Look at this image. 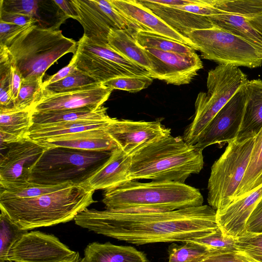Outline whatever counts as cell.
<instances>
[{"instance_id":"obj_39","label":"cell","mask_w":262,"mask_h":262,"mask_svg":"<svg viewBox=\"0 0 262 262\" xmlns=\"http://www.w3.org/2000/svg\"><path fill=\"white\" fill-rule=\"evenodd\" d=\"M149 76H123L110 79L102 84L113 90L136 92L146 89L152 82Z\"/></svg>"},{"instance_id":"obj_49","label":"cell","mask_w":262,"mask_h":262,"mask_svg":"<svg viewBox=\"0 0 262 262\" xmlns=\"http://www.w3.org/2000/svg\"><path fill=\"white\" fill-rule=\"evenodd\" d=\"M53 2L62 11L66 16L77 20L78 16L77 13L70 1L54 0Z\"/></svg>"},{"instance_id":"obj_22","label":"cell","mask_w":262,"mask_h":262,"mask_svg":"<svg viewBox=\"0 0 262 262\" xmlns=\"http://www.w3.org/2000/svg\"><path fill=\"white\" fill-rule=\"evenodd\" d=\"M130 162V155L117 147L112 151L104 165L85 184L95 191L115 187L129 181Z\"/></svg>"},{"instance_id":"obj_4","label":"cell","mask_w":262,"mask_h":262,"mask_svg":"<svg viewBox=\"0 0 262 262\" xmlns=\"http://www.w3.org/2000/svg\"><path fill=\"white\" fill-rule=\"evenodd\" d=\"M106 209L129 211H170L203 205L200 190L171 181H129L104 190Z\"/></svg>"},{"instance_id":"obj_11","label":"cell","mask_w":262,"mask_h":262,"mask_svg":"<svg viewBox=\"0 0 262 262\" xmlns=\"http://www.w3.org/2000/svg\"><path fill=\"white\" fill-rule=\"evenodd\" d=\"M80 259L78 252L54 235L34 231L25 233L14 243L5 261L69 262Z\"/></svg>"},{"instance_id":"obj_17","label":"cell","mask_w":262,"mask_h":262,"mask_svg":"<svg viewBox=\"0 0 262 262\" xmlns=\"http://www.w3.org/2000/svg\"><path fill=\"white\" fill-rule=\"evenodd\" d=\"M108 1L119 13L141 27L143 30L164 36L196 50L195 46L187 37L175 31L137 0Z\"/></svg>"},{"instance_id":"obj_51","label":"cell","mask_w":262,"mask_h":262,"mask_svg":"<svg viewBox=\"0 0 262 262\" xmlns=\"http://www.w3.org/2000/svg\"><path fill=\"white\" fill-rule=\"evenodd\" d=\"M80 260H77V261H69V262H79V261H80ZM4 262H11V261H4Z\"/></svg>"},{"instance_id":"obj_21","label":"cell","mask_w":262,"mask_h":262,"mask_svg":"<svg viewBox=\"0 0 262 262\" xmlns=\"http://www.w3.org/2000/svg\"><path fill=\"white\" fill-rule=\"evenodd\" d=\"M208 17L214 27L244 39L262 54V15L246 17L222 12Z\"/></svg>"},{"instance_id":"obj_9","label":"cell","mask_w":262,"mask_h":262,"mask_svg":"<svg viewBox=\"0 0 262 262\" xmlns=\"http://www.w3.org/2000/svg\"><path fill=\"white\" fill-rule=\"evenodd\" d=\"M183 35L192 42L204 59L249 68L262 65V54L255 47L222 29L214 27L194 30Z\"/></svg>"},{"instance_id":"obj_30","label":"cell","mask_w":262,"mask_h":262,"mask_svg":"<svg viewBox=\"0 0 262 262\" xmlns=\"http://www.w3.org/2000/svg\"><path fill=\"white\" fill-rule=\"evenodd\" d=\"M261 184L262 128L254 138L248 166L232 202L248 195Z\"/></svg>"},{"instance_id":"obj_25","label":"cell","mask_w":262,"mask_h":262,"mask_svg":"<svg viewBox=\"0 0 262 262\" xmlns=\"http://www.w3.org/2000/svg\"><path fill=\"white\" fill-rule=\"evenodd\" d=\"M80 262H149L142 251L129 246L116 245L110 242H93L85 248Z\"/></svg>"},{"instance_id":"obj_40","label":"cell","mask_w":262,"mask_h":262,"mask_svg":"<svg viewBox=\"0 0 262 262\" xmlns=\"http://www.w3.org/2000/svg\"><path fill=\"white\" fill-rule=\"evenodd\" d=\"M237 250L258 262H262V231L248 232L236 239Z\"/></svg>"},{"instance_id":"obj_45","label":"cell","mask_w":262,"mask_h":262,"mask_svg":"<svg viewBox=\"0 0 262 262\" xmlns=\"http://www.w3.org/2000/svg\"><path fill=\"white\" fill-rule=\"evenodd\" d=\"M246 229L252 233L262 231V197L247 221Z\"/></svg>"},{"instance_id":"obj_32","label":"cell","mask_w":262,"mask_h":262,"mask_svg":"<svg viewBox=\"0 0 262 262\" xmlns=\"http://www.w3.org/2000/svg\"><path fill=\"white\" fill-rule=\"evenodd\" d=\"M209 252L204 246L190 241L181 245L172 243L168 248V262H200Z\"/></svg>"},{"instance_id":"obj_3","label":"cell","mask_w":262,"mask_h":262,"mask_svg":"<svg viewBox=\"0 0 262 262\" xmlns=\"http://www.w3.org/2000/svg\"><path fill=\"white\" fill-rule=\"evenodd\" d=\"M94 192L86 184L72 185L34 198H0V208L19 228L28 231L74 220L95 202Z\"/></svg>"},{"instance_id":"obj_26","label":"cell","mask_w":262,"mask_h":262,"mask_svg":"<svg viewBox=\"0 0 262 262\" xmlns=\"http://www.w3.org/2000/svg\"><path fill=\"white\" fill-rule=\"evenodd\" d=\"M32 111L0 108L1 146L28 137L32 125Z\"/></svg>"},{"instance_id":"obj_33","label":"cell","mask_w":262,"mask_h":262,"mask_svg":"<svg viewBox=\"0 0 262 262\" xmlns=\"http://www.w3.org/2000/svg\"><path fill=\"white\" fill-rule=\"evenodd\" d=\"M100 82L77 69L66 78L43 87L53 93H64L94 87Z\"/></svg>"},{"instance_id":"obj_46","label":"cell","mask_w":262,"mask_h":262,"mask_svg":"<svg viewBox=\"0 0 262 262\" xmlns=\"http://www.w3.org/2000/svg\"><path fill=\"white\" fill-rule=\"evenodd\" d=\"M28 25L20 26L0 20V45H5Z\"/></svg>"},{"instance_id":"obj_52","label":"cell","mask_w":262,"mask_h":262,"mask_svg":"<svg viewBox=\"0 0 262 262\" xmlns=\"http://www.w3.org/2000/svg\"><path fill=\"white\" fill-rule=\"evenodd\" d=\"M80 262V261H79Z\"/></svg>"},{"instance_id":"obj_8","label":"cell","mask_w":262,"mask_h":262,"mask_svg":"<svg viewBox=\"0 0 262 262\" xmlns=\"http://www.w3.org/2000/svg\"><path fill=\"white\" fill-rule=\"evenodd\" d=\"M254 138L243 141L235 139L228 143L225 151L212 165L207 202L216 212L232 202L248 166Z\"/></svg>"},{"instance_id":"obj_31","label":"cell","mask_w":262,"mask_h":262,"mask_svg":"<svg viewBox=\"0 0 262 262\" xmlns=\"http://www.w3.org/2000/svg\"><path fill=\"white\" fill-rule=\"evenodd\" d=\"M135 38L138 45L144 49L151 48L184 54L195 52L194 49L186 45L152 32L139 30L136 33Z\"/></svg>"},{"instance_id":"obj_14","label":"cell","mask_w":262,"mask_h":262,"mask_svg":"<svg viewBox=\"0 0 262 262\" xmlns=\"http://www.w3.org/2000/svg\"><path fill=\"white\" fill-rule=\"evenodd\" d=\"M151 65L149 76L168 84L180 85L189 83L203 68L194 52L189 54L144 49Z\"/></svg>"},{"instance_id":"obj_24","label":"cell","mask_w":262,"mask_h":262,"mask_svg":"<svg viewBox=\"0 0 262 262\" xmlns=\"http://www.w3.org/2000/svg\"><path fill=\"white\" fill-rule=\"evenodd\" d=\"M175 31L183 34L194 30L214 27L208 17L195 15L174 7L153 2L151 0H137Z\"/></svg>"},{"instance_id":"obj_6","label":"cell","mask_w":262,"mask_h":262,"mask_svg":"<svg viewBox=\"0 0 262 262\" xmlns=\"http://www.w3.org/2000/svg\"><path fill=\"white\" fill-rule=\"evenodd\" d=\"M112 151L46 147L32 167L29 182L42 185L85 184L104 165Z\"/></svg>"},{"instance_id":"obj_36","label":"cell","mask_w":262,"mask_h":262,"mask_svg":"<svg viewBox=\"0 0 262 262\" xmlns=\"http://www.w3.org/2000/svg\"><path fill=\"white\" fill-rule=\"evenodd\" d=\"M41 78L23 79L17 97L13 107L18 110H30L35 103L38 95L42 89Z\"/></svg>"},{"instance_id":"obj_47","label":"cell","mask_w":262,"mask_h":262,"mask_svg":"<svg viewBox=\"0 0 262 262\" xmlns=\"http://www.w3.org/2000/svg\"><path fill=\"white\" fill-rule=\"evenodd\" d=\"M77 69L75 63V59L73 56L70 63L67 66L60 70L56 74L49 76L46 80L43 82V87L66 78Z\"/></svg>"},{"instance_id":"obj_35","label":"cell","mask_w":262,"mask_h":262,"mask_svg":"<svg viewBox=\"0 0 262 262\" xmlns=\"http://www.w3.org/2000/svg\"><path fill=\"white\" fill-rule=\"evenodd\" d=\"M28 232L19 228L3 211L0 215V262L6 261V256L14 243Z\"/></svg>"},{"instance_id":"obj_48","label":"cell","mask_w":262,"mask_h":262,"mask_svg":"<svg viewBox=\"0 0 262 262\" xmlns=\"http://www.w3.org/2000/svg\"><path fill=\"white\" fill-rule=\"evenodd\" d=\"M22 80L23 77L20 72L12 61L11 71V92L13 102L17 97Z\"/></svg>"},{"instance_id":"obj_38","label":"cell","mask_w":262,"mask_h":262,"mask_svg":"<svg viewBox=\"0 0 262 262\" xmlns=\"http://www.w3.org/2000/svg\"><path fill=\"white\" fill-rule=\"evenodd\" d=\"M236 239L224 235L218 228L208 235L189 241L202 245L209 251H228L237 250Z\"/></svg>"},{"instance_id":"obj_29","label":"cell","mask_w":262,"mask_h":262,"mask_svg":"<svg viewBox=\"0 0 262 262\" xmlns=\"http://www.w3.org/2000/svg\"><path fill=\"white\" fill-rule=\"evenodd\" d=\"M108 45L114 51L149 72L151 70L149 59L144 48L140 46L135 36L123 30H111Z\"/></svg>"},{"instance_id":"obj_20","label":"cell","mask_w":262,"mask_h":262,"mask_svg":"<svg viewBox=\"0 0 262 262\" xmlns=\"http://www.w3.org/2000/svg\"><path fill=\"white\" fill-rule=\"evenodd\" d=\"M106 127L52 137L38 143L47 148L62 147L88 151H112L118 146Z\"/></svg>"},{"instance_id":"obj_13","label":"cell","mask_w":262,"mask_h":262,"mask_svg":"<svg viewBox=\"0 0 262 262\" xmlns=\"http://www.w3.org/2000/svg\"><path fill=\"white\" fill-rule=\"evenodd\" d=\"M46 148L29 137L10 144L8 151L1 158V189H17L27 184L32 167Z\"/></svg>"},{"instance_id":"obj_42","label":"cell","mask_w":262,"mask_h":262,"mask_svg":"<svg viewBox=\"0 0 262 262\" xmlns=\"http://www.w3.org/2000/svg\"><path fill=\"white\" fill-rule=\"evenodd\" d=\"M200 262H258L237 250L210 251Z\"/></svg>"},{"instance_id":"obj_10","label":"cell","mask_w":262,"mask_h":262,"mask_svg":"<svg viewBox=\"0 0 262 262\" xmlns=\"http://www.w3.org/2000/svg\"><path fill=\"white\" fill-rule=\"evenodd\" d=\"M73 56L78 70L100 83L120 77L149 74L108 45L97 43L84 35L77 42V49Z\"/></svg>"},{"instance_id":"obj_34","label":"cell","mask_w":262,"mask_h":262,"mask_svg":"<svg viewBox=\"0 0 262 262\" xmlns=\"http://www.w3.org/2000/svg\"><path fill=\"white\" fill-rule=\"evenodd\" d=\"M214 7L228 13L246 17L262 15V0H212Z\"/></svg>"},{"instance_id":"obj_23","label":"cell","mask_w":262,"mask_h":262,"mask_svg":"<svg viewBox=\"0 0 262 262\" xmlns=\"http://www.w3.org/2000/svg\"><path fill=\"white\" fill-rule=\"evenodd\" d=\"M245 96L242 121L236 138L238 141L255 138L262 128V80H248Z\"/></svg>"},{"instance_id":"obj_5","label":"cell","mask_w":262,"mask_h":262,"mask_svg":"<svg viewBox=\"0 0 262 262\" xmlns=\"http://www.w3.org/2000/svg\"><path fill=\"white\" fill-rule=\"evenodd\" d=\"M39 21L29 25L6 43L13 63L23 79L43 78L45 72L60 57L74 54L77 42L65 37L57 25L43 27Z\"/></svg>"},{"instance_id":"obj_27","label":"cell","mask_w":262,"mask_h":262,"mask_svg":"<svg viewBox=\"0 0 262 262\" xmlns=\"http://www.w3.org/2000/svg\"><path fill=\"white\" fill-rule=\"evenodd\" d=\"M103 105L97 110L88 108L33 112L32 122L35 124H48L64 122L101 121L112 119Z\"/></svg>"},{"instance_id":"obj_43","label":"cell","mask_w":262,"mask_h":262,"mask_svg":"<svg viewBox=\"0 0 262 262\" xmlns=\"http://www.w3.org/2000/svg\"><path fill=\"white\" fill-rule=\"evenodd\" d=\"M172 7L195 15L206 17L219 14L222 12L213 7L212 0H202V2L199 4Z\"/></svg>"},{"instance_id":"obj_1","label":"cell","mask_w":262,"mask_h":262,"mask_svg":"<svg viewBox=\"0 0 262 262\" xmlns=\"http://www.w3.org/2000/svg\"><path fill=\"white\" fill-rule=\"evenodd\" d=\"M78 226L137 246L186 242L208 235L219 227L210 206L170 211H129L85 209L74 219Z\"/></svg>"},{"instance_id":"obj_16","label":"cell","mask_w":262,"mask_h":262,"mask_svg":"<svg viewBox=\"0 0 262 262\" xmlns=\"http://www.w3.org/2000/svg\"><path fill=\"white\" fill-rule=\"evenodd\" d=\"M118 148L130 155L144 144L171 134L159 121H144L113 118L106 127Z\"/></svg>"},{"instance_id":"obj_18","label":"cell","mask_w":262,"mask_h":262,"mask_svg":"<svg viewBox=\"0 0 262 262\" xmlns=\"http://www.w3.org/2000/svg\"><path fill=\"white\" fill-rule=\"evenodd\" d=\"M262 197V184L245 197L216 212L218 227L223 235L237 238L247 233V221Z\"/></svg>"},{"instance_id":"obj_41","label":"cell","mask_w":262,"mask_h":262,"mask_svg":"<svg viewBox=\"0 0 262 262\" xmlns=\"http://www.w3.org/2000/svg\"><path fill=\"white\" fill-rule=\"evenodd\" d=\"M39 2V1L36 0H1L0 9L27 15L37 19L36 16Z\"/></svg>"},{"instance_id":"obj_50","label":"cell","mask_w":262,"mask_h":262,"mask_svg":"<svg viewBox=\"0 0 262 262\" xmlns=\"http://www.w3.org/2000/svg\"><path fill=\"white\" fill-rule=\"evenodd\" d=\"M155 3L168 7H177L187 5L189 4H199L202 2V0H161L152 1Z\"/></svg>"},{"instance_id":"obj_15","label":"cell","mask_w":262,"mask_h":262,"mask_svg":"<svg viewBox=\"0 0 262 262\" xmlns=\"http://www.w3.org/2000/svg\"><path fill=\"white\" fill-rule=\"evenodd\" d=\"M113 90L102 83L89 89L53 93L42 88L32 112L88 108L97 110L108 99Z\"/></svg>"},{"instance_id":"obj_19","label":"cell","mask_w":262,"mask_h":262,"mask_svg":"<svg viewBox=\"0 0 262 262\" xmlns=\"http://www.w3.org/2000/svg\"><path fill=\"white\" fill-rule=\"evenodd\" d=\"M84 29L83 35L97 43L108 45V35L116 28L96 0H70Z\"/></svg>"},{"instance_id":"obj_7","label":"cell","mask_w":262,"mask_h":262,"mask_svg":"<svg viewBox=\"0 0 262 262\" xmlns=\"http://www.w3.org/2000/svg\"><path fill=\"white\" fill-rule=\"evenodd\" d=\"M248 80L247 75L234 65L220 64L209 71L207 91L197 96L193 119L184 132L185 141L193 145L203 129Z\"/></svg>"},{"instance_id":"obj_2","label":"cell","mask_w":262,"mask_h":262,"mask_svg":"<svg viewBox=\"0 0 262 262\" xmlns=\"http://www.w3.org/2000/svg\"><path fill=\"white\" fill-rule=\"evenodd\" d=\"M130 181L149 179L185 183L204 166L203 150L171 134L149 141L130 155Z\"/></svg>"},{"instance_id":"obj_44","label":"cell","mask_w":262,"mask_h":262,"mask_svg":"<svg viewBox=\"0 0 262 262\" xmlns=\"http://www.w3.org/2000/svg\"><path fill=\"white\" fill-rule=\"evenodd\" d=\"M0 20L20 26H25L33 23L39 21L38 19L27 15L8 12L0 9Z\"/></svg>"},{"instance_id":"obj_28","label":"cell","mask_w":262,"mask_h":262,"mask_svg":"<svg viewBox=\"0 0 262 262\" xmlns=\"http://www.w3.org/2000/svg\"><path fill=\"white\" fill-rule=\"evenodd\" d=\"M113 118L108 121L64 122L31 126L28 137L39 142L47 139L69 134L105 128Z\"/></svg>"},{"instance_id":"obj_37","label":"cell","mask_w":262,"mask_h":262,"mask_svg":"<svg viewBox=\"0 0 262 262\" xmlns=\"http://www.w3.org/2000/svg\"><path fill=\"white\" fill-rule=\"evenodd\" d=\"M66 183L58 185H42L29 182L22 187L5 190L1 189L0 198H31L38 196L72 185Z\"/></svg>"},{"instance_id":"obj_12","label":"cell","mask_w":262,"mask_h":262,"mask_svg":"<svg viewBox=\"0 0 262 262\" xmlns=\"http://www.w3.org/2000/svg\"><path fill=\"white\" fill-rule=\"evenodd\" d=\"M245 102V84L203 129L193 145L203 150L212 144H217L222 147L235 140L242 123Z\"/></svg>"}]
</instances>
